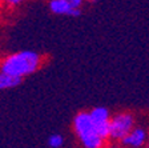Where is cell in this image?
Masks as SVG:
<instances>
[{
    "label": "cell",
    "instance_id": "cell-1",
    "mask_svg": "<svg viewBox=\"0 0 149 148\" xmlns=\"http://www.w3.org/2000/svg\"><path fill=\"white\" fill-rule=\"evenodd\" d=\"M44 58L41 53L31 49H23L4 56L0 60V71L7 72L17 79L31 76L43 67Z\"/></svg>",
    "mask_w": 149,
    "mask_h": 148
},
{
    "label": "cell",
    "instance_id": "cell-2",
    "mask_svg": "<svg viewBox=\"0 0 149 148\" xmlns=\"http://www.w3.org/2000/svg\"><path fill=\"white\" fill-rule=\"evenodd\" d=\"M72 130L81 148H105L107 139H104L93 124L89 111H80L72 120Z\"/></svg>",
    "mask_w": 149,
    "mask_h": 148
},
{
    "label": "cell",
    "instance_id": "cell-3",
    "mask_svg": "<svg viewBox=\"0 0 149 148\" xmlns=\"http://www.w3.org/2000/svg\"><path fill=\"white\" fill-rule=\"evenodd\" d=\"M134 123H136L134 116L128 111H121L112 115L109 126V139L121 143V140L136 127Z\"/></svg>",
    "mask_w": 149,
    "mask_h": 148
},
{
    "label": "cell",
    "instance_id": "cell-4",
    "mask_svg": "<svg viewBox=\"0 0 149 148\" xmlns=\"http://www.w3.org/2000/svg\"><path fill=\"white\" fill-rule=\"evenodd\" d=\"M93 124L104 139H109V126H111V112L105 107H95L89 111Z\"/></svg>",
    "mask_w": 149,
    "mask_h": 148
},
{
    "label": "cell",
    "instance_id": "cell-5",
    "mask_svg": "<svg viewBox=\"0 0 149 148\" xmlns=\"http://www.w3.org/2000/svg\"><path fill=\"white\" fill-rule=\"evenodd\" d=\"M149 139V135L145 128L134 127L124 139L121 140V145L124 148H144Z\"/></svg>",
    "mask_w": 149,
    "mask_h": 148
},
{
    "label": "cell",
    "instance_id": "cell-6",
    "mask_svg": "<svg viewBox=\"0 0 149 148\" xmlns=\"http://www.w3.org/2000/svg\"><path fill=\"white\" fill-rule=\"evenodd\" d=\"M48 7H49L51 12L57 16H71V18H73V16L80 15V9L74 8L67 0H49Z\"/></svg>",
    "mask_w": 149,
    "mask_h": 148
},
{
    "label": "cell",
    "instance_id": "cell-7",
    "mask_svg": "<svg viewBox=\"0 0 149 148\" xmlns=\"http://www.w3.org/2000/svg\"><path fill=\"white\" fill-rule=\"evenodd\" d=\"M22 79H17L15 76H11L7 72L0 71V91H7L11 88H15L20 84Z\"/></svg>",
    "mask_w": 149,
    "mask_h": 148
},
{
    "label": "cell",
    "instance_id": "cell-8",
    "mask_svg": "<svg viewBox=\"0 0 149 148\" xmlns=\"http://www.w3.org/2000/svg\"><path fill=\"white\" fill-rule=\"evenodd\" d=\"M64 144H65V139L64 136L60 135V133H52L48 137V145L51 148H61Z\"/></svg>",
    "mask_w": 149,
    "mask_h": 148
},
{
    "label": "cell",
    "instance_id": "cell-9",
    "mask_svg": "<svg viewBox=\"0 0 149 148\" xmlns=\"http://www.w3.org/2000/svg\"><path fill=\"white\" fill-rule=\"evenodd\" d=\"M25 0H3V6H6L7 8H17Z\"/></svg>",
    "mask_w": 149,
    "mask_h": 148
},
{
    "label": "cell",
    "instance_id": "cell-10",
    "mask_svg": "<svg viewBox=\"0 0 149 148\" xmlns=\"http://www.w3.org/2000/svg\"><path fill=\"white\" fill-rule=\"evenodd\" d=\"M67 1L71 3L74 8H79V9L81 8V6H83V3H84V0H67Z\"/></svg>",
    "mask_w": 149,
    "mask_h": 148
},
{
    "label": "cell",
    "instance_id": "cell-11",
    "mask_svg": "<svg viewBox=\"0 0 149 148\" xmlns=\"http://www.w3.org/2000/svg\"><path fill=\"white\" fill-rule=\"evenodd\" d=\"M105 148H124L123 145H117V144H113V145H108V147Z\"/></svg>",
    "mask_w": 149,
    "mask_h": 148
},
{
    "label": "cell",
    "instance_id": "cell-12",
    "mask_svg": "<svg viewBox=\"0 0 149 148\" xmlns=\"http://www.w3.org/2000/svg\"><path fill=\"white\" fill-rule=\"evenodd\" d=\"M144 148H149V139H148V142H146V144H145V147Z\"/></svg>",
    "mask_w": 149,
    "mask_h": 148
},
{
    "label": "cell",
    "instance_id": "cell-13",
    "mask_svg": "<svg viewBox=\"0 0 149 148\" xmlns=\"http://www.w3.org/2000/svg\"><path fill=\"white\" fill-rule=\"evenodd\" d=\"M84 1H88V3H93V1H96V0H84Z\"/></svg>",
    "mask_w": 149,
    "mask_h": 148
},
{
    "label": "cell",
    "instance_id": "cell-14",
    "mask_svg": "<svg viewBox=\"0 0 149 148\" xmlns=\"http://www.w3.org/2000/svg\"><path fill=\"white\" fill-rule=\"evenodd\" d=\"M3 6V0H0V7Z\"/></svg>",
    "mask_w": 149,
    "mask_h": 148
},
{
    "label": "cell",
    "instance_id": "cell-15",
    "mask_svg": "<svg viewBox=\"0 0 149 148\" xmlns=\"http://www.w3.org/2000/svg\"><path fill=\"white\" fill-rule=\"evenodd\" d=\"M0 60H1V58H0Z\"/></svg>",
    "mask_w": 149,
    "mask_h": 148
}]
</instances>
